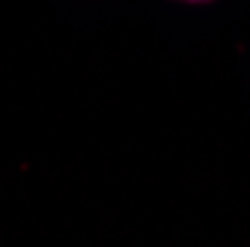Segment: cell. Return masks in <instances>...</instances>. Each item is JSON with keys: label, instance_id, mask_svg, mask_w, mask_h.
I'll return each mask as SVG.
<instances>
[{"label": "cell", "instance_id": "1", "mask_svg": "<svg viewBox=\"0 0 250 247\" xmlns=\"http://www.w3.org/2000/svg\"><path fill=\"white\" fill-rule=\"evenodd\" d=\"M185 3H206V0H185Z\"/></svg>", "mask_w": 250, "mask_h": 247}]
</instances>
